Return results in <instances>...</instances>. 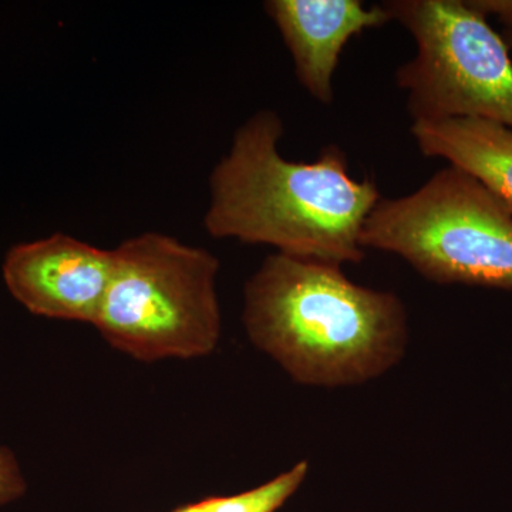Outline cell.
Returning a JSON list of instances; mask_svg holds the SVG:
<instances>
[{
    "mask_svg": "<svg viewBox=\"0 0 512 512\" xmlns=\"http://www.w3.org/2000/svg\"><path fill=\"white\" fill-rule=\"evenodd\" d=\"M285 128L274 110L256 111L235 131L210 177L204 227L212 238L268 245L279 254L343 266L365 258L362 232L382 200L372 180H356L338 146L313 163L286 160Z\"/></svg>",
    "mask_w": 512,
    "mask_h": 512,
    "instance_id": "cell-1",
    "label": "cell"
},
{
    "mask_svg": "<svg viewBox=\"0 0 512 512\" xmlns=\"http://www.w3.org/2000/svg\"><path fill=\"white\" fill-rule=\"evenodd\" d=\"M245 332L303 386H359L399 365L409 316L396 293L350 281L342 266L269 255L244 291Z\"/></svg>",
    "mask_w": 512,
    "mask_h": 512,
    "instance_id": "cell-2",
    "label": "cell"
},
{
    "mask_svg": "<svg viewBox=\"0 0 512 512\" xmlns=\"http://www.w3.org/2000/svg\"><path fill=\"white\" fill-rule=\"evenodd\" d=\"M113 251V271L94 328L138 362L200 359L221 339L220 261L207 249L143 232Z\"/></svg>",
    "mask_w": 512,
    "mask_h": 512,
    "instance_id": "cell-3",
    "label": "cell"
},
{
    "mask_svg": "<svg viewBox=\"0 0 512 512\" xmlns=\"http://www.w3.org/2000/svg\"><path fill=\"white\" fill-rule=\"evenodd\" d=\"M360 241L400 256L436 284L512 291V211L454 165L406 197L377 202Z\"/></svg>",
    "mask_w": 512,
    "mask_h": 512,
    "instance_id": "cell-4",
    "label": "cell"
},
{
    "mask_svg": "<svg viewBox=\"0 0 512 512\" xmlns=\"http://www.w3.org/2000/svg\"><path fill=\"white\" fill-rule=\"evenodd\" d=\"M416 42L396 72L413 123L480 119L512 128V57L471 0L383 2Z\"/></svg>",
    "mask_w": 512,
    "mask_h": 512,
    "instance_id": "cell-5",
    "label": "cell"
},
{
    "mask_svg": "<svg viewBox=\"0 0 512 512\" xmlns=\"http://www.w3.org/2000/svg\"><path fill=\"white\" fill-rule=\"evenodd\" d=\"M113 271V251L57 234L10 248L3 279L33 315L96 325Z\"/></svg>",
    "mask_w": 512,
    "mask_h": 512,
    "instance_id": "cell-6",
    "label": "cell"
},
{
    "mask_svg": "<svg viewBox=\"0 0 512 512\" xmlns=\"http://www.w3.org/2000/svg\"><path fill=\"white\" fill-rule=\"evenodd\" d=\"M264 8L289 53L299 83L313 99H335L333 77L352 37L392 22L382 5L360 0H268Z\"/></svg>",
    "mask_w": 512,
    "mask_h": 512,
    "instance_id": "cell-7",
    "label": "cell"
},
{
    "mask_svg": "<svg viewBox=\"0 0 512 512\" xmlns=\"http://www.w3.org/2000/svg\"><path fill=\"white\" fill-rule=\"evenodd\" d=\"M421 154L443 158L480 180L512 211V128L480 119L413 123Z\"/></svg>",
    "mask_w": 512,
    "mask_h": 512,
    "instance_id": "cell-8",
    "label": "cell"
},
{
    "mask_svg": "<svg viewBox=\"0 0 512 512\" xmlns=\"http://www.w3.org/2000/svg\"><path fill=\"white\" fill-rule=\"evenodd\" d=\"M308 473V461H301L268 483L245 493L204 498L173 512H276L299 490Z\"/></svg>",
    "mask_w": 512,
    "mask_h": 512,
    "instance_id": "cell-9",
    "label": "cell"
},
{
    "mask_svg": "<svg viewBox=\"0 0 512 512\" xmlns=\"http://www.w3.org/2000/svg\"><path fill=\"white\" fill-rule=\"evenodd\" d=\"M25 477L8 448L0 447V505L13 503L26 493Z\"/></svg>",
    "mask_w": 512,
    "mask_h": 512,
    "instance_id": "cell-10",
    "label": "cell"
},
{
    "mask_svg": "<svg viewBox=\"0 0 512 512\" xmlns=\"http://www.w3.org/2000/svg\"><path fill=\"white\" fill-rule=\"evenodd\" d=\"M483 15L497 16L501 23L512 22V0H471Z\"/></svg>",
    "mask_w": 512,
    "mask_h": 512,
    "instance_id": "cell-11",
    "label": "cell"
},
{
    "mask_svg": "<svg viewBox=\"0 0 512 512\" xmlns=\"http://www.w3.org/2000/svg\"><path fill=\"white\" fill-rule=\"evenodd\" d=\"M500 35L503 37L505 45H507L508 50H510L512 57V22L503 23V29H501Z\"/></svg>",
    "mask_w": 512,
    "mask_h": 512,
    "instance_id": "cell-12",
    "label": "cell"
}]
</instances>
